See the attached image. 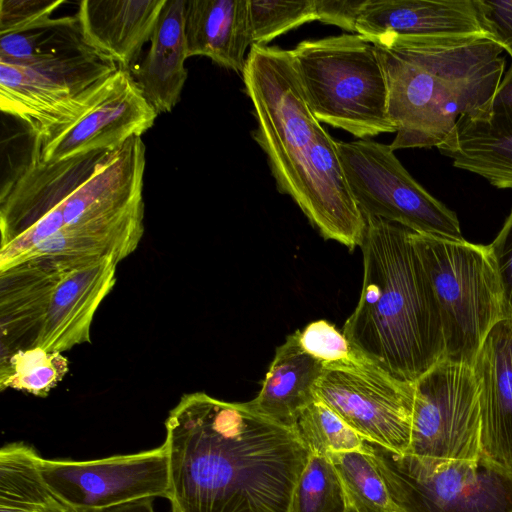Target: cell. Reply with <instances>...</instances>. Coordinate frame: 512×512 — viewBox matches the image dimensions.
Returning <instances> with one entry per match:
<instances>
[{
    "instance_id": "6da1fadb",
    "label": "cell",
    "mask_w": 512,
    "mask_h": 512,
    "mask_svg": "<svg viewBox=\"0 0 512 512\" xmlns=\"http://www.w3.org/2000/svg\"><path fill=\"white\" fill-rule=\"evenodd\" d=\"M170 502L177 512H289L310 451L297 431L204 392L165 421Z\"/></svg>"
},
{
    "instance_id": "7a4b0ae2",
    "label": "cell",
    "mask_w": 512,
    "mask_h": 512,
    "mask_svg": "<svg viewBox=\"0 0 512 512\" xmlns=\"http://www.w3.org/2000/svg\"><path fill=\"white\" fill-rule=\"evenodd\" d=\"M256 128L280 193L328 240L361 245L365 220L349 189L335 141L311 111L291 50L252 46L242 72Z\"/></svg>"
},
{
    "instance_id": "3957f363",
    "label": "cell",
    "mask_w": 512,
    "mask_h": 512,
    "mask_svg": "<svg viewBox=\"0 0 512 512\" xmlns=\"http://www.w3.org/2000/svg\"><path fill=\"white\" fill-rule=\"evenodd\" d=\"M363 217L361 293L342 332L358 352L392 376L415 383L444 359L439 306L412 231Z\"/></svg>"
},
{
    "instance_id": "277c9868",
    "label": "cell",
    "mask_w": 512,
    "mask_h": 512,
    "mask_svg": "<svg viewBox=\"0 0 512 512\" xmlns=\"http://www.w3.org/2000/svg\"><path fill=\"white\" fill-rule=\"evenodd\" d=\"M377 47L396 136L390 148L441 145L462 115L490 107L506 60L486 35L385 36Z\"/></svg>"
},
{
    "instance_id": "5b68a950",
    "label": "cell",
    "mask_w": 512,
    "mask_h": 512,
    "mask_svg": "<svg viewBox=\"0 0 512 512\" xmlns=\"http://www.w3.org/2000/svg\"><path fill=\"white\" fill-rule=\"evenodd\" d=\"M116 267L111 257L43 256L0 270V356L29 349L64 353L90 343Z\"/></svg>"
},
{
    "instance_id": "8992f818",
    "label": "cell",
    "mask_w": 512,
    "mask_h": 512,
    "mask_svg": "<svg viewBox=\"0 0 512 512\" xmlns=\"http://www.w3.org/2000/svg\"><path fill=\"white\" fill-rule=\"evenodd\" d=\"M306 101L320 122L359 139L395 132L376 45L360 34L304 40L291 50Z\"/></svg>"
},
{
    "instance_id": "52a82bcc",
    "label": "cell",
    "mask_w": 512,
    "mask_h": 512,
    "mask_svg": "<svg viewBox=\"0 0 512 512\" xmlns=\"http://www.w3.org/2000/svg\"><path fill=\"white\" fill-rule=\"evenodd\" d=\"M441 316L444 359L472 367L489 331L503 320L488 246L412 231Z\"/></svg>"
},
{
    "instance_id": "ba28073f",
    "label": "cell",
    "mask_w": 512,
    "mask_h": 512,
    "mask_svg": "<svg viewBox=\"0 0 512 512\" xmlns=\"http://www.w3.org/2000/svg\"><path fill=\"white\" fill-rule=\"evenodd\" d=\"M118 67L92 49L30 65L0 62V108L41 144L77 120Z\"/></svg>"
},
{
    "instance_id": "9c48e42d",
    "label": "cell",
    "mask_w": 512,
    "mask_h": 512,
    "mask_svg": "<svg viewBox=\"0 0 512 512\" xmlns=\"http://www.w3.org/2000/svg\"><path fill=\"white\" fill-rule=\"evenodd\" d=\"M395 512H512V474L482 461L429 467L366 442Z\"/></svg>"
},
{
    "instance_id": "30bf717a",
    "label": "cell",
    "mask_w": 512,
    "mask_h": 512,
    "mask_svg": "<svg viewBox=\"0 0 512 512\" xmlns=\"http://www.w3.org/2000/svg\"><path fill=\"white\" fill-rule=\"evenodd\" d=\"M337 145L349 189L363 214L419 234L464 239L456 213L410 175L389 145L372 139Z\"/></svg>"
},
{
    "instance_id": "8fae6325",
    "label": "cell",
    "mask_w": 512,
    "mask_h": 512,
    "mask_svg": "<svg viewBox=\"0 0 512 512\" xmlns=\"http://www.w3.org/2000/svg\"><path fill=\"white\" fill-rule=\"evenodd\" d=\"M414 383L397 379L360 352L324 365L315 399L330 407L366 442L397 454L409 451Z\"/></svg>"
},
{
    "instance_id": "7c38bea8",
    "label": "cell",
    "mask_w": 512,
    "mask_h": 512,
    "mask_svg": "<svg viewBox=\"0 0 512 512\" xmlns=\"http://www.w3.org/2000/svg\"><path fill=\"white\" fill-rule=\"evenodd\" d=\"M407 453L429 467L481 461L479 387L473 368L442 360L415 383Z\"/></svg>"
},
{
    "instance_id": "4fadbf2b",
    "label": "cell",
    "mask_w": 512,
    "mask_h": 512,
    "mask_svg": "<svg viewBox=\"0 0 512 512\" xmlns=\"http://www.w3.org/2000/svg\"><path fill=\"white\" fill-rule=\"evenodd\" d=\"M145 151L138 136L115 149L60 205L0 247V270L18 263L36 245L59 232L113 219L144 205Z\"/></svg>"
},
{
    "instance_id": "5bb4252c",
    "label": "cell",
    "mask_w": 512,
    "mask_h": 512,
    "mask_svg": "<svg viewBox=\"0 0 512 512\" xmlns=\"http://www.w3.org/2000/svg\"><path fill=\"white\" fill-rule=\"evenodd\" d=\"M40 471L53 491L78 512L171 496L164 443L138 453L88 461L42 458Z\"/></svg>"
},
{
    "instance_id": "9a60e30c",
    "label": "cell",
    "mask_w": 512,
    "mask_h": 512,
    "mask_svg": "<svg viewBox=\"0 0 512 512\" xmlns=\"http://www.w3.org/2000/svg\"><path fill=\"white\" fill-rule=\"evenodd\" d=\"M158 113L144 97L130 69L118 68L99 98L77 120L49 140L35 144L44 162L114 150L149 130Z\"/></svg>"
},
{
    "instance_id": "2e32d148",
    "label": "cell",
    "mask_w": 512,
    "mask_h": 512,
    "mask_svg": "<svg viewBox=\"0 0 512 512\" xmlns=\"http://www.w3.org/2000/svg\"><path fill=\"white\" fill-rule=\"evenodd\" d=\"M114 150H98L44 162L34 149L31 161L1 189L0 247L13 241L60 205L92 176Z\"/></svg>"
},
{
    "instance_id": "e0dca14e",
    "label": "cell",
    "mask_w": 512,
    "mask_h": 512,
    "mask_svg": "<svg viewBox=\"0 0 512 512\" xmlns=\"http://www.w3.org/2000/svg\"><path fill=\"white\" fill-rule=\"evenodd\" d=\"M438 151L455 168L474 173L499 189H512V64L490 107L462 115Z\"/></svg>"
},
{
    "instance_id": "ac0fdd59",
    "label": "cell",
    "mask_w": 512,
    "mask_h": 512,
    "mask_svg": "<svg viewBox=\"0 0 512 512\" xmlns=\"http://www.w3.org/2000/svg\"><path fill=\"white\" fill-rule=\"evenodd\" d=\"M479 387L481 461L512 474V321L489 331L472 366Z\"/></svg>"
},
{
    "instance_id": "d6986e66",
    "label": "cell",
    "mask_w": 512,
    "mask_h": 512,
    "mask_svg": "<svg viewBox=\"0 0 512 512\" xmlns=\"http://www.w3.org/2000/svg\"><path fill=\"white\" fill-rule=\"evenodd\" d=\"M356 33L385 36L489 35L475 0H364Z\"/></svg>"
},
{
    "instance_id": "ffe728a7",
    "label": "cell",
    "mask_w": 512,
    "mask_h": 512,
    "mask_svg": "<svg viewBox=\"0 0 512 512\" xmlns=\"http://www.w3.org/2000/svg\"><path fill=\"white\" fill-rule=\"evenodd\" d=\"M166 0H83L75 15L83 41L118 68L130 69L150 41Z\"/></svg>"
},
{
    "instance_id": "44dd1931",
    "label": "cell",
    "mask_w": 512,
    "mask_h": 512,
    "mask_svg": "<svg viewBox=\"0 0 512 512\" xmlns=\"http://www.w3.org/2000/svg\"><path fill=\"white\" fill-rule=\"evenodd\" d=\"M185 0H166L140 64L130 71L144 97L160 113L178 104L188 71Z\"/></svg>"
},
{
    "instance_id": "7402d4cb",
    "label": "cell",
    "mask_w": 512,
    "mask_h": 512,
    "mask_svg": "<svg viewBox=\"0 0 512 512\" xmlns=\"http://www.w3.org/2000/svg\"><path fill=\"white\" fill-rule=\"evenodd\" d=\"M184 14L188 57L242 74L252 47L248 0H185Z\"/></svg>"
},
{
    "instance_id": "603a6c76",
    "label": "cell",
    "mask_w": 512,
    "mask_h": 512,
    "mask_svg": "<svg viewBox=\"0 0 512 512\" xmlns=\"http://www.w3.org/2000/svg\"><path fill=\"white\" fill-rule=\"evenodd\" d=\"M323 370V363L301 347L296 331L277 347L259 393L248 404L294 428L301 411L315 400L314 386Z\"/></svg>"
},
{
    "instance_id": "cb8c5ba5",
    "label": "cell",
    "mask_w": 512,
    "mask_h": 512,
    "mask_svg": "<svg viewBox=\"0 0 512 512\" xmlns=\"http://www.w3.org/2000/svg\"><path fill=\"white\" fill-rule=\"evenodd\" d=\"M41 456L21 442L0 450V512H78L44 480Z\"/></svg>"
},
{
    "instance_id": "d4e9b609",
    "label": "cell",
    "mask_w": 512,
    "mask_h": 512,
    "mask_svg": "<svg viewBox=\"0 0 512 512\" xmlns=\"http://www.w3.org/2000/svg\"><path fill=\"white\" fill-rule=\"evenodd\" d=\"M91 49L76 17L50 18L18 33L0 35V62L30 65Z\"/></svg>"
},
{
    "instance_id": "484cf974",
    "label": "cell",
    "mask_w": 512,
    "mask_h": 512,
    "mask_svg": "<svg viewBox=\"0 0 512 512\" xmlns=\"http://www.w3.org/2000/svg\"><path fill=\"white\" fill-rule=\"evenodd\" d=\"M327 456L343 485L349 512H395L387 486L367 450Z\"/></svg>"
},
{
    "instance_id": "4316f807",
    "label": "cell",
    "mask_w": 512,
    "mask_h": 512,
    "mask_svg": "<svg viewBox=\"0 0 512 512\" xmlns=\"http://www.w3.org/2000/svg\"><path fill=\"white\" fill-rule=\"evenodd\" d=\"M68 359L59 352L19 350L0 356V388L47 397L66 376Z\"/></svg>"
},
{
    "instance_id": "83f0119b",
    "label": "cell",
    "mask_w": 512,
    "mask_h": 512,
    "mask_svg": "<svg viewBox=\"0 0 512 512\" xmlns=\"http://www.w3.org/2000/svg\"><path fill=\"white\" fill-rule=\"evenodd\" d=\"M289 512H349L343 485L327 455L310 454L295 485Z\"/></svg>"
},
{
    "instance_id": "f1b7e54d",
    "label": "cell",
    "mask_w": 512,
    "mask_h": 512,
    "mask_svg": "<svg viewBox=\"0 0 512 512\" xmlns=\"http://www.w3.org/2000/svg\"><path fill=\"white\" fill-rule=\"evenodd\" d=\"M294 429L311 454L366 452V441L330 407L315 399L299 414Z\"/></svg>"
},
{
    "instance_id": "f546056e",
    "label": "cell",
    "mask_w": 512,
    "mask_h": 512,
    "mask_svg": "<svg viewBox=\"0 0 512 512\" xmlns=\"http://www.w3.org/2000/svg\"><path fill=\"white\" fill-rule=\"evenodd\" d=\"M248 8L252 46H267L279 35L317 20L316 0H248Z\"/></svg>"
},
{
    "instance_id": "4dcf8cb0",
    "label": "cell",
    "mask_w": 512,
    "mask_h": 512,
    "mask_svg": "<svg viewBox=\"0 0 512 512\" xmlns=\"http://www.w3.org/2000/svg\"><path fill=\"white\" fill-rule=\"evenodd\" d=\"M297 334L301 347L323 365L350 360L358 353L343 332L326 320L310 322Z\"/></svg>"
},
{
    "instance_id": "1f68e13d",
    "label": "cell",
    "mask_w": 512,
    "mask_h": 512,
    "mask_svg": "<svg viewBox=\"0 0 512 512\" xmlns=\"http://www.w3.org/2000/svg\"><path fill=\"white\" fill-rule=\"evenodd\" d=\"M62 0H1L0 35L29 30L51 18Z\"/></svg>"
},
{
    "instance_id": "d6a6232c",
    "label": "cell",
    "mask_w": 512,
    "mask_h": 512,
    "mask_svg": "<svg viewBox=\"0 0 512 512\" xmlns=\"http://www.w3.org/2000/svg\"><path fill=\"white\" fill-rule=\"evenodd\" d=\"M488 250L501 290L503 319L512 321V209Z\"/></svg>"
},
{
    "instance_id": "836d02e7",
    "label": "cell",
    "mask_w": 512,
    "mask_h": 512,
    "mask_svg": "<svg viewBox=\"0 0 512 512\" xmlns=\"http://www.w3.org/2000/svg\"><path fill=\"white\" fill-rule=\"evenodd\" d=\"M485 32L512 58V0H475Z\"/></svg>"
},
{
    "instance_id": "e575fe53",
    "label": "cell",
    "mask_w": 512,
    "mask_h": 512,
    "mask_svg": "<svg viewBox=\"0 0 512 512\" xmlns=\"http://www.w3.org/2000/svg\"><path fill=\"white\" fill-rule=\"evenodd\" d=\"M364 0H316L317 20L356 32V22Z\"/></svg>"
},
{
    "instance_id": "d590c367",
    "label": "cell",
    "mask_w": 512,
    "mask_h": 512,
    "mask_svg": "<svg viewBox=\"0 0 512 512\" xmlns=\"http://www.w3.org/2000/svg\"><path fill=\"white\" fill-rule=\"evenodd\" d=\"M153 500L154 498H144L106 509L92 510L86 512H155ZM171 512L177 511L172 509Z\"/></svg>"
}]
</instances>
